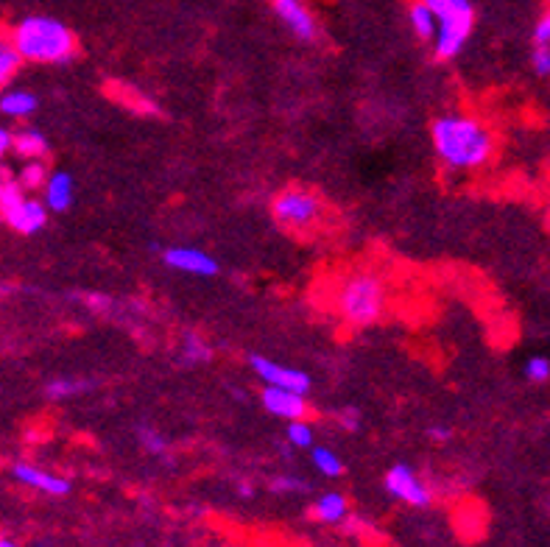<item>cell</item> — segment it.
Listing matches in <instances>:
<instances>
[{
	"label": "cell",
	"mask_w": 550,
	"mask_h": 547,
	"mask_svg": "<svg viewBox=\"0 0 550 547\" xmlns=\"http://www.w3.org/2000/svg\"><path fill=\"white\" fill-rule=\"evenodd\" d=\"M9 42L23 62L34 65H65L79 54V40L62 20L48 14L23 17L9 34Z\"/></svg>",
	"instance_id": "obj_3"
},
{
	"label": "cell",
	"mask_w": 550,
	"mask_h": 547,
	"mask_svg": "<svg viewBox=\"0 0 550 547\" xmlns=\"http://www.w3.org/2000/svg\"><path fill=\"white\" fill-rule=\"evenodd\" d=\"M271 218L280 224L282 229H291V232H308V229L319 227L324 218V199L310 190V187L294 185L280 190L269 204Z\"/></svg>",
	"instance_id": "obj_5"
},
{
	"label": "cell",
	"mask_w": 550,
	"mask_h": 547,
	"mask_svg": "<svg viewBox=\"0 0 550 547\" xmlns=\"http://www.w3.org/2000/svg\"><path fill=\"white\" fill-rule=\"evenodd\" d=\"M260 405L266 408V414L277 416L282 422H296V419H308L310 405L308 394L288 391V388L263 386L260 391Z\"/></svg>",
	"instance_id": "obj_10"
},
{
	"label": "cell",
	"mask_w": 550,
	"mask_h": 547,
	"mask_svg": "<svg viewBox=\"0 0 550 547\" xmlns=\"http://www.w3.org/2000/svg\"><path fill=\"white\" fill-rule=\"evenodd\" d=\"M338 422H341V427H344V430L355 433V430L361 427V414H358L355 408H347V411H341V414H338Z\"/></svg>",
	"instance_id": "obj_29"
},
{
	"label": "cell",
	"mask_w": 550,
	"mask_h": 547,
	"mask_svg": "<svg viewBox=\"0 0 550 547\" xmlns=\"http://www.w3.org/2000/svg\"><path fill=\"white\" fill-rule=\"evenodd\" d=\"M20 65H23V59L14 51L12 42L0 40V90H6V84L17 76Z\"/></svg>",
	"instance_id": "obj_23"
},
{
	"label": "cell",
	"mask_w": 550,
	"mask_h": 547,
	"mask_svg": "<svg viewBox=\"0 0 550 547\" xmlns=\"http://www.w3.org/2000/svg\"><path fill=\"white\" fill-rule=\"evenodd\" d=\"M12 475L14 481H20L28 489H37V492L51 494V497H65V494H70V481H65L62 475L48 472V469L34 467V464H14Z\"/></svg>",
	"instance_id": "obj_11"
},
{
	"label": "cell",
	"mask_w": 550,
	"mask_h": 547,
	"mask_svg": "<svg viewBox=\"0 0 550 547\" xmlns=\"http://www.w3.org/2000/svg\"><path fill=\"white\" fill-rule=\"evenodd\" d=\"M0 547H17L12 542V539H3V536H0Z\"/></svg>",
	"instance_id": "obj_34"
},
{
	"label": "cell",
	"mask_w": 550,
	"mask_h": 547,
	"mask_svg": "<svg viewBox=\"0 0 550 547\" xmlns=\"http://www.w3.org/2000/svg\"><path fill=\"white\" fill-rule=\"evenodd\" d=\"M430 12L436 14V37H433V56L439 62H453L464 54L467 42L475 31V3L472 0H425Z\"/></svg>",
	"instance_id": "obj_4"
},
{
	"label": "cell",
	"mask_w": 550,
	"mask_h": 547,
	"mask_svg": "<svg viewBox=\"0 0 550 547\" xmlns=\"http://www.w3.org/2000/svg\"><path fill=\"white\" fill-rule=\"evenodd\" d=\"M271 489L274 492H305L308 483L299 481V478H291V475H280L277 481H271Z\"/></svg>",
	"instance_id": "obj_27"
},
{
	"label": "cell",
	"mask_w": 550,
	"mask_h": 547,
	"mask_svg": "<svg viewBox=\"0 0 550 547\" xmlns=\"http://www.w3.org/2000/svg\"><path fill=\"white\" fill-rule=\"evenodd\" d=\"M87 388H93V380H81V377H56L45 386V394L51 400H70V397H79Z\"/></svg>",
	"instance_id": "obj_21"
},
{
	"label": "cell",
	"mask_w": 550,
	"mask_h": 547,
	"mask_svg": "<svg viewBox=\"0 0 550 547\" xmlns=\"http://www.w3.org/2000/svg\"><path fill=\"white\" fill-rule=\"evenodd\" d=\"M271 12L282 26L291 31V37L299 42H316L322 34V26L316 14L308 6V0H269Z\"/></svg>",
	"instance_id": "obj_8"
},
{
	"label": "cell",
	"mask_w": 550,
	"mask_h": 547,
	"mask_svg": "<svg viewBox=\"0 0 550 547\" xmlns=\"http://www.w3.org/2000/svg\"><path fill=\"white\" fill-rule=\"evenodd\" d=\"M76 199V182L68 171H51L42 185V201L48 213H68Z\"/></svg>",
	"instance_id": "obj_12"
},
{
	"label": "cell",
	"mask_w": 550,
	"mask_h": 547,
	"mask_svg": "<svg viewBox=\"0 0 550 547\" xmlns=\"http://www.w3.org/2000/svg\"><path fill=\"white\" fill-rule=\"evenodd\" d=\"M405 17H408V26L414 31L416 40L433 42V37H436V14L425 6V0H411Z\"/></svg>",
	"instance_id": "obj_19"
},
{
	"label": "cell",
	"mask_w": 550,
	"mask_h": 547,
	"mask_svg": "<svg viewBox=\"0 0 550 547\" xmlns=\"http://www.w3.org/2000/svg\"><path fill=\"white\" fill-rule=\"evenodd\" d=\"M523 377L528 383H548L550 380V358L545 355H531L528 361L523 363Z\"/></svg>",
	"instance_id": "obj_25"
},
{
	"label": "cell",
	"mask_w": 550,
	"mask_h": 547,
	"mask_svg": "<svg viewBox=\"0 0 550 547\" xmlns=\"http://www.w3.org/2000/svg\"><path fill=\"white\" fill-rule=\"evenodd\" d=\"M6 224H9L14 232H20V235H37V232L45 229V224H48V207H45V201L31 199V196H28L17 210L6 218Z\"/></svg>",
	"instance_id": "obj_13"
},
{
	"label": "cell",
	"mask_w": 550,
	"mask_h": 547,
	"mask_svg": "<svg viewBox=\"0 0 550 547\" xmlns=\"http://www.w3.org/2000/svg\"><path fill=\"white\" fill-rule=\"evenodd\" d=\"M333 310L352 330H366L389 310V282L375 268H352L341 274L333 288Z\"/></svg>",
	"instance_id": "obj_2"
},
{
	"label": "cell",
	"mask_w": 550,
	"mask_h": 547,
	"mask_svg": "<svg viewBox=\"0 0 550 547\" xmlns=\"http://www.w3.org/2000/svg\"><path fill=\"white\" fill-rule=\"evenodd\" d=\"M349 500L341 492H324L313 503V517L324 525H338L347 520Z\"/></svg>",
	"instance_id": "obj_17"
},
{
	"label": "cell",
	"mask_w": 550,
	"mask_h": 547,
	"mask_svg": "<svg viewBox=\"0 0 550 547\" xmlns=\"http://www.w3.org/2000/svg\"><path fill=\"white\" fill-rule=\"evenodd\" d=\"M430 146L447 171L475 174L495 160L497 137L492 126L472 112H442L430 123Z\"/></svg>",
	"instance_id": "obj_1"
},
{
	"label": "cell",
	"mask_w": 550,
	"mask_h": 547,
	"mask_svg": "<svg viewBox=\"0 0 550 547\" xmlns=\"http://www.w3.org/2000/svg\"><path fill=\"white\" fill-rule=\"evenodd\" d=\"M285 439L294 450H310L313 441H316V430H313L308 419H296V422H288V427H285Z\"/></svg>",
	"instance_id": "obj_22"
},
{
	"label": "cell",
	"mask_w": 550,
	"mask_h": 547,
	"mask_svg": "<svg viewBox=\"0 0 550 547\" xmlns=\"http://www.w3.org/2000/svg\"><path fill=\"white\" fill-rule=\"evenodd\" d=\"M249 369L255 372L263 386L288 388V391H299V394H310V388H313V377L308 372L271 361L266 355H249Z\"/></svg>",
	"instance_id": "obj_7"
},
{
	"label": "cell",
	"mask_w": 550,
	"mask_h": 547,
	"mask_svg": "<svg viewBox=\"0 0 550 547\" xmlns=\"http://www.w3.org/2000/svg\"><path fill=\"white\" fill-rule=\"evenodd\" d=\"M310 461H313V467L319 475L324 478H341L344 475V461L338 458L336 450H330V447H310Z\"/></svg>",
	"instance_id": "obj_20"
},
{
	"label": "cell",
	"mask_w": 550,
	"mask_h": 547,
	"mask_svg": "<svg viewBox=\"0 0 550 547\" xmlns=\"http://www.w3.org/2000/svg\"><path fill=\"white\" fill-rule=\"evenodd\" d=\"M383 486H386V492L394 500H400L405 506L428 508L430 500H433L428 483L419 478V472L411 464H394V467H389L386 478H383Z\"/></svg>",
	"instance_id": "obj_6"
},
{
	"label": "cell",
	"mask_w": 550,
	"mask_h": 547,
	"mask_svg": "<svg viewBox=\"0 0 550 547\" xmlns=\"http://www.w3.org/2000/svg\"><path fill=\"white\" fill-rule=\"evenodd\" d=\"M12 143H14V132H9V129H3V126H0V165H3V160H6V154L12 151Z\"/></svg>",
	"instance_id": "obj_31"
},
{
	"label": "cell",
	"mask_w": 550,
	"mask_h": 547,
	"mask_svg": "<svg viewBox=\"0 0 550 547\" xmlns=\"http://www.w3.org/2000/svg\"><path fill=\"white\" fill-rule=\"evenodd\" d=\"M531 70L539 79H550V9L542 12V17L534 26L531 37Z\"/></svg>",
	"instance_id": "obj_14"
},
{
	"label": "cell",
	"mask_w": 550,
	"mask_h": 547,
	"mask_svg": "<svg viewBox=\"0 0 550 547\" xmlns=\"http://www.w3.org/2000/svg\"><path fill=\"white\" fill-rule=\"evenodd\" d=\"M213 355V344H210L202 333H196V330L182 333V341H179V361L185 363V366H204V363L213 361Z\"/></svg>",
	"instance_id": "obj_16"
},
{
	"label": "cell",
	"mask_w": 550,
	"mask_h": 547,
	"mask_svg": "<svg viewBox=\"0 0 550 547\" xmlns=\"http://www.w3.org/2000/svg\"><path fill=\"white\" fill-rule=\"evenodd\" d=\"M162 263L171 271L188 274V277H202V280H210L221 271L213 254L204 252L199 246H165L162 249Z\"/></svg>",
	"instance_id": "obj_9"
},
{
	"label": "cell",
	"mask_w": 550,
	"mask_h": 547,
	"mask_svg": "<svg viewBox=\"0 0 550 547\" xmlns=\"http://www.w3.org/2000/svg\"><path fill=\"white\" fill-rule=\"evenodd\" d=\"M12 291H14L12 285H6V282H0V296H9V294H12Z\"/></svg>",
	"instance_id": "obj_33"
},
{
	"label": "cell",
	"mask_w": 550,
	"mask_h": 547,
	"mask_svg": "<svg viewBox=\"0 0 550 547\" xmlns=\"http://www.w3.org/2000/svg\"><path fill=\"white\" fill-rule=\"evenodd\" d=\"M428 436L433 441H439V444H444V441H450L453 439V430L447 425H430L428 427Z\"/></svg>",
	"instance_id": "obj_30"
},
{
	"label": "cell",
	"mask_w": 550,
	"mask_h": 547,
	"mask_svg": "<svg viewBox=\"0 0 550 547\" xmlns=\"http://www.w3.org/2000/svg\"><path fill=\"white\" fill-rule=\"evenodd\" d=\"M137 439H140V444H143L151 455H162L168 450V439L162 436L157 427L140 425L137 427Z\"/></svg>",
	"instance_id": "obj_26"
},
{
	"label": "cell",
	"mask_w": 550,
	"mask_h": 547,
	"mask_svg": "<svg viewBox=\"0 0 550 547\" xmlns=\"http://www.w3.org/2000/svg\"><path fill=\"white\" fill-rule=\"evenodd\" d=\"M48 174H51V171L45 168V162L42 160H26V165L20 168L17 182L26 187V190H42V185H45Z\"/></svg>",
	"instance_id": "obj_24"
},
{
	"label": "cell",
	"mask_w": 550,
	"mask_h": 547,
	"mask_svg": "<svg viewBox=\"0 0 550 547\" xmlns=\"http://www.w3.org/2000/svg\"><path fill=\"white\" fill-rule=\"evenodd\" d=\"M12 151L17 157H23V160H45L48 157V140H45V134L40 129H20V132H14V143Z\"/></svg>",
	"instance_id": "obj_18"
},
{
	"label": "cell",
	"mask_w": 550,
	"mask_h": 547,
	"mask_svg": "<svg viewBox=\"0 0 550 547\" xmlns=\"http://www.w3.org/2000/svg\"><path fill=\"white\" fill-rule=\"evenodd\" d=\"M81 302L90 307L93 313H109L112 310V296L107 294H87L81 296Z\"/></svg>",
	"instance_id": "obj_28"
},
{
	"label": "cell",
	"mask_w": 550,
	"mask_h": 547,
	"mask_svg": "<svg viewBox=\"0 0 550 547\" xmlns=\"http://www.w3.org/2000/svg\"><path fill=\"white\" fill-rule=\"evenodd\" d=\"M238 492H241L243 497H252V486H249V483H241V486H238Z\"/></svg>",
	"instance_id": "obj_32"
},
{
	"label": "cell",
	"mask_w": 550,
	"mask_h": 547,
	"mask_svg": "<svg viewBox=\"0 0 550 547\" xmlns=\"http://www.w3.org/2000/svg\"><path fill=\"white\" fill-rule=\"evenodd\" d=\"M37 107H40V101L31 90H0V112L6 118L23 121V118H31Z\"/></svg>",
	"instance_id": "obj_15"
}]
</instances>
